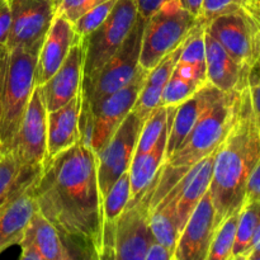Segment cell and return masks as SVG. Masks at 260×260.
<instances>
[{"mask_svg":"<svg viewBox=\"0 0 260 260\" xmlns=\"http://www.w3.org/2000/svg\"><path fill=\"white\" fill-rule=\"evenodd\" d=\"M38 211L57 229L75 259H113L107 243L98 157L83 140L46 160L35 185Z\"/></svg>","mask_w":260,"mask_h":260,"instance_id":"obj_1","label":"cell"},{"mask_svg":"<svg viewBox=\"0 0 260 260\" xmlns=\"http://www.w3.org/2000/svg\"><path fill=\"white\" fill-rule=\"evenodd\" d=\"M260 157V128L248 86L240 91L235 118L216 151L210 192L216 226L244 203L246 182Z\"/></svg>","mask_w":260,"mask_h":260,"instance_id":"obj_2","label":"cell"},{"mask_svg":"<svg viewBox=\"0 0 260 260\" xmlns=\"http://www.w3.org/2000/svg\"><path fill=\"white\" fill-rule=\"evenodd\" d=\"M240 91L223 93L201 116L182 144L160 168L146 190L150 211L183 179L196 164L218 149L235 118Z\"/></svg>","mask_w":260,"mask_h":260,"instance_id":"obj_3","label":"cell"},{"mask_svg":"<svg viewBox=\"0 0 260 260\" xmlns=\"http://www.w3.org/2000/svg\"><path fill=\"white\" fill-rule=\"evenodd\" d=\"M38 53L0 46V152H12L23 114L36 86Z\"/></svg>","mask_w":260,"mask_h":260,"instance_id":"obj_4","label":"cell"},{"mask_svg":"<svg viewBox=\"0 0 260 260\" xmlns=\"http://www.w3.org/2000/svg\"><path fill=\"white\" fill-rule=\"evenodd\" d=\"M147 71L140 69L131 83L116 93L88 106L81 102L80 139L98 154L109 141L119 124L134 109L136 99L144 86Z\"/></svg>","mask_w":260,"mask_h":260,"instance_id":"obj_5","label":"cell"},{"mask_svg":"<svg viewBox=\"0 0 260 260\" xmlns=\"http://www.w3.org/2000/svg\"><path fill=\"white\" fill-rule=\"evenodd\" d=\"M197 24V18L180 5L179 0L165 3L145 22L140 52L141 69L151 70L164 56L179 47Z\"/></svg>","mask_w":260,"mask_h":260,"instance_id":"obj_6","label":"cell"},{"mask_svg":"<svg viewBox=\"0 0 260 260\" xmlns=\"http://www.w3.org/2000/svg\"><path fill=\"white\" fill-rule=\"evenodd\" d=\"M144 25L145 20L137 15L131 32L113 57L93 78L83 81L81 96L84 103L93 106L94 103L116 93L117 90L131 83L132 79L141 69L140 52Z\"/></svg>","mask_w":260,"mask_h":260,"instance_id":"obj_7","label":"cell"},{"mask_svg":"<svg viewBox=\"0 0 260 260\" xmlns=\"http://www.w3.org/2000/svg\"><path fill=\"white\" fill-rule=\"evenodd\" d=\"M137 19L135 0H117L107 19L84 42L83 81L93 78L118 51Z\"/></svg>","mask_w":260,"mask_h":260,"instance_id":"obj_8","label":"cell"},{"mask_svg":"<svg viewBox=\"0 0 260 260\" xmlns=\"http://www.w3.org/2000/svg\"><path fill=\"white\" fill-rule=\"evenodd\" d=\"M20 172L40 175L47 155V109L42 88L35 86L12 150Z\"/></svg>","mask_w":260,"mask_h":260,"instance_id":"obj_9","label":"cell"},{"mask_svg":"<svg viewBox=\"0 0 260 260\" xmlns=\"http://www.w3.org/2000/svg\"><path fill=\"white\" fill-rule=\"evenodd\" d=\"M205 30L244 68L250 70L259 58L260 24L251 13L236 10L218 15L206 25Z\"/></svg>","mask_w":260,"mask_h":260,"instance_id":"obj_10","label":"cell"},{"mask_svg":"<svg viewBox=\"0 0 260 260\" xmlns=\"http://www.w3.org/2000/svg\"><path fill=\"white\" fill-rule=\"evenodd\" d=\"M144 122L132 109L106 146L96 154L99 189L103 200L117 179L129 169Z\"/></svg>","mask_w":260,"mask_h":260,"instance_id":"obj_11","label":"cell"},{"mask_svg":"<svg viewBox=\"0 0 260 260\" xmlns=\"http://www.w3.org/2000/svg\"><path fill=\"white\" fill-rule=\"evenodd\" d=\"M10 29L7 46L40 52L55 18L53 0H8Z\"/></svg>","mask_w":260,"mask_h":260,"instance_id":"obj_12","label":"cell"},{"mask_svg":"<svg viewBox=\"0 0 260 260\" xmlns=\"http://www.w3.org/2000/svg\"><path fill=\"white\" fill-rule=\"evenodd\" d=\"M149 218V198L145 194L139 202L127 206L114 229V260H145L155 241Z\"/></svg>","mask_w":260,"mask_h":260,"instance_id":"obj_13","label":"cell"},{"mask_svg":"<svg viewBox=\"0 0 260 260\" xmlns=\"http://www.w3.org/2000/svg\"><path fill=\"white\" fill-rule=\"evenodd\" d=\"M216 228V211L208 189L180 231L174 260H207Z\"/></svg>","mask_w":260,"mask_h":260,"instance_id":"obj_14","label":"cell"},{"mask_svg":"<svg viewBox=\"0 0 260 260\" xmlns=\"http://www.w3.org/2000/svg\"><path fill=\"white\" fill-rule=\"evenodd\" d=\"M223 91L206 83L179 106L168 107V141L165 159L170 156L187 137L203 113L220 98Z\"/></svg>","mask_w":260,"mask_h":260,"instance_id":"obj_15","label":"cell"},{"mask_svg":"<svg viewBox=\"0 0 260 260\" xmlns=\"http://www.w3.org/2000/svg\"><path fill=\"white\" fill-rule=\"evenodd\" d=\"M83 71L84 42L78 37L62 65L43 85H41L47 112L61 108L80 93Z\"/></svg>","mask_w":260,"mask_h":260,"instance_id":"obj_16","label":"cell"},{"mask_svg":"<svg viewBox=\"0 0 260 260\" xmlns=\"http://www.w3.org/2000/svg\"><path fill=\"white\" fill-rule=\"evenodd\" d=\"M207 81L223 93L241 91L248 86L249 69L241 66L230 53L205 30Z\"/></svg>","mask_w":260,"mask_h":260,"instance_id":"obj_17","label":"cell"},{"mask_svg":"<svg viewBox=\"0 0 260 260\" xmlns=\"http://www.w3.org/2000/svg\"><path fill=\"white\" fill-rule=\"evenodd\" d=\"M73 23L61 15H55L43 40L36 65V85L41 86L58 70L76 41Z\"/></svg>","mask_w":260,"mask_h":260,"instance_id":"obj_18","label":"cell"},{"mask_svg":"<svg viewBox=\"0 0 260 260\" xmlns=\"http://www.w3.org/2000/svg\"><path fill=\"white\" fill-rule=\"evenodd\" d=\"M37 179L0 207V254L9 246L19 245L33 215L38 210L35 197Z\"/></svg>","mask_w":260,"mask_h":260,"instance_id":"obj_19","label":"cell"},{"mask_svg":"<svg viewBox=\"0 0 260 260\" xmlns=\"http://www.w3.org/2000/svg\"><path fill=\"white\" fill-rule=\"evenodd\" d=\"M81 91L56 111L47 112V155L46 160L60 154L80 140Z\"/></svg>","mask_w":260,"mask_h":260,"instance_id":"obj_20","label":"cell"},{"mask_svg":"<svg viewBox=\"0 0 260 260\" xmlns=\"http://www.w3.org/2000/svg\"><path fill=\"white\" fill-rule=\"evenodd\" d=\"M216 151L196 164L179 182L180 190L177 203V221L179 234L189 216L192 215L196 206L200 203L205 193L210 189Z\"/></svg>","mask_w":260,"mask_h":260,"instance_id":"obj_21","label":"cell"},{"mask_svg":"<svg viewBox=\"0 0 260 260\" xmlns=\"http://www.w3.org/2000/svg\"><path fill=\"white\" fill-rule=\"evenodd\" d=\"M167 141L168 122L157 142L150 151L140 155H134V159H132L128 169L129 187H131V198H129L128 205L139 202L144 197L146 190L149 189L150 184L156 178L160 168L165 161Z\"/></svg>","mask_w":260,"mask_h":260,"instance_id":"obj_22","label":"cell"},{"mask_svg":"<svg viewBox=\"0 0 260 260\" xmlns=\"http://www.w3.org/2000/svg\"><path fill=\"white\" fill-rule=\"evenodd\" d=\"M183 43L179 47L175 48L174 51L164 56L151 70L147 71L144 86H142L134 107V111L144 121L150 116V113L155 108L161 106L162 90H164L165 84L168 83L175 66H177L178 61H179Z\"/></svg>","mask_w":260,"mask_h":260,"instance_id":"obj_23","label":"cell"},{"mask_svg":"<svg viewBox=\"0 0 260 260\" xmlns=\"http://www.w3.org/2000/svg\"><path fill=\"white\" fill-rule=\"evenodd\" d=\"M22 243L35 245L40 251L42 260L75 259L57 229L38 210L33 215L19 244Z\"/></svg>","mask_w":260,"mask_h":260,"instance_id":"obj_24","label":"cell"},{"mask_svg":"<svg viewBox=\"0 0 260 260\" xmlns=\"http://www.w3.org/2000/svg\"><path fill=\"white\" fill-rule=\"evenodd\" d=\"M180 190L178 183L151 211H150V229L156 243L162 244L170 250L175 251L179 231L177 221V203Z\"/></svg>","mask_w":260,"mask_h":260,"instance_id":"obj_25","label":"cell"},{"mask_svg":"<svg viewBox=\"0 0 260 260\" xmlns=\"http://www.w3.org/2000/svg\"><path fill=\"white\" fill-rule=\"evenodd\" d=\"M131 198V187H129V173L124 172L117 182L112 185L111 189L106 194L103 200V218H104V231H106L107 243L113 254L114 244V229H116L117 220L126 210L127 205Z\"/></svg>","mask_w":260,"mask_h":260,"instance_id":"obj_26","label":"cell"},{"mask_svg":"<svg viewBox=\"0 0 260 260\" xmlns=\"http://www.w3.org/2000/svg\"><path fill=\"white\" fill-rule=\"evenodd\" d=\"M38 177L20 172L13 152H0V207Z\"/></svg>","mask_w":260,"mask_h":260,"instance_id":"obj_27","label":"cell"},{"mask_svg":"<svg viewBox=\"0 0 260 260\" xmlns=\"http://www.w3.org/2000/svg\"><path fill=\"white\" fill-rule=\"evenodd\" d=\"M260 215V202H244L236 231L231 260H246Z\"/></svg>","mask_w":260,"mask_h":260,"instance_id":"obj_28","label":"cell"},{"mask_svg":"<svg viewBox=\"0 0 260 260\" xmlns=\"http://www.w3.org/2000/svg\"><path fill=\"white\" fill-rule=\"evenodd\" d=\"M241 207L218 223L211 241L207 260H231Z\"/></svg>","mask_w":260,"mask_h":260,"instance_id":"obj_29","label":"cell"},{"mask_svg":"<svg viewBox=\"0 0 260 260\" xmlns=\"http://www.w3.org/2000/svg\"><path fill=\"white\" fill-rule=\"evenodd\" d=\"M246 10L258 19V3L256 0H203L202 12L198 17V24L206 27L212 19L226 13Z\"/></svg>","mask_w":260,"mask_h":260,"instance_id":"obj_30","label":"cell"},{"mask_svg":"<svg viewBox=\"0 0 260 260\" xmlns=\"http://www.w3.org/2000/svg\"><path fill=\"white\" fill-rule=\"evenodd\" d=\"M168 122V107L159 106L150 113V116L145 119L144 126L140 132L139 141H137L135 155L144 154L150 151L159 140L162 129L165 128Z\"/></svg>","mask_w":260,"mask_h":260,"instance_id":"obj_31","label":"cell"},{"mask_svg":"<svg viewBox=\"0 0 260 260\" xmlns=\"http://www.w3.org/2000/svg\"><path fill=\"white\" fill-rule=\"evenodd\" d=\"M201 86L197 85L194 81L184 78L177 73L174 69L172 76L169 78L161 95V106H179L182 102L192 96Z\"/></svg>","mask_w":260,"mask_h":260,"instance_id":"obj_32","label":"cell"},{"mask_svg":"<svg viewBox=\"0 0 260 260\" xmlns=\"http://www.w3.org/2000/svg\"><path fill=\"white\" fill-rule=\"evenodd\" d=\"M116 2L117 0H107V2L102 3V4L96 5L86 13H84L79 19H76L73 23L76 36L80 40H85L91 32H94L107 19Z\"/></svg>","mask_w":260,"mask_h":260,"instance_id":"obj_33","label":"cell"},{"mask_svg":"<svg viewBox=\"0 0 260 260\" xmlns=\"http://www.w3.org/2000/svg\"><path fill=\"white\" fill-rule=\"evenodd\" d=\"M104 2L107 0H53L55 15H61L69 22L74 23L84 13Z\"/></svg>","mask_w":260,"mask_h":260,"instance_id":"obj_34","label":"cell"},{"mask_svg":"<svg viewBox=\"0 0 260 260\" xmlns=\"http://www.w3.org/2000/svg\"><path fill=\"white\" fill-rule=\"evenodd\" d=\"M248 89L250 94L251 106H253L254 113H255L256 121H258L260 128V61L256 60L250 68L248 75Z\"/></svg>","mask_w":260,"mask_h":260,"instance_id":"obj_35","label":"cell"},{"mask_svg":"<svg viewBox=\"0 0 260 260\" xmlns=\"http://www.w3.org/2000/svg\"><path fill=\"white\" fill-rule=\"evenodd\" d=\"M244 202H260V157L246 182Z\"/></svg>","mask_w":260,"mask_h":260,"instance_id":"obj_36","label":"cell"},{"mask_svg":"<svg viewBox=\"0 0 260 260\" xmlns=\"http://www.w3.org/2000/svg\"><path fill=\"white\" fill-rule=\"evenodd\" d=\"M167 2H169V0H135V4H136L137 8V15L146 22Z\"/></svg>","mask_w":260,"mask_h":260,"instance_id":"obj_37","label":"cell"},{"mask_svg":"<svg viewBox=\"0 0 260 260\" xmlns=\"http://www.w3.org/2000/svg\"><path fill=\"white\" fill-rule=\"evenodd\" d=\"M10 29V9L8 0H0V46H5Z\"/></svg>","mask_w":260,"mask_h":260,"instance_id":"obj_38","label":"cell"},{"mask_svg":"<svg viewBox=\"0 0 260 260\" xmlns=\"http://www.w3.org/2000/svg\"><path fill=\"white\" fill-rule=\"evenodd\" d=\"M145 260H174V251L162 244L154 241L147 249Z\"/></svg>","mask_w":260,"mask_h":260,"instance_id":"obj_39","label":"cell"},{"mask_svg":"<svg viewBox=\"0 0 260 260\" xmlns=\"http://www.w3.org/2000/svg\"><path fill=\"white\" fill-rule=\"evenodd\" d=\"M260 255V215L258 223H256L255 233H254L253 241H251V248L249 251L248 259L246 260H256V258Z\"/></svg>","mask_w":260,"mask_h":260,"instance_id":"obj_40","label":"cell"},{"mask_svg":"<svg viewBox=\"0 0 260 260\" xmlns=\"http://www.w3.org/2000/svg\"><path fill=\"white\" fill-rule=\"evenodd\" d=\"M179 3L187 12H189L190 14L194 15L198 19L201 12H202L203 0H179Z\"/></svg>","mask_w":260,"mask_h":260,"instance_id":"obj_41","label":"cell"},{"mask_svg":"<svg viewBox=\"0 0 260 260\" xmlns=\"http://www.w3.org/2000/svg\"><path fill=\"white\" fill-rule=\"evenodd\" d=\"M258 20H259V24H260V0L258 3Z\"/></svg>","mask_w":260,"mask_h":260,"instance_id":"obj_42","label":"cell"},{"mask_svg":"<svg viewBox=\"0 0 260 260\" xmlns=\"http://www.w3.org/2000/svg\"><path fill=\"white\" fill-rule=\"evenodd\" d=\"M258 60L260 61V41H259V58H258Z\"/></svg>","mask_w":260,"mask_h":260,"instance_id":"obj_43","label":"cell"},{"mask_svg":"<svg viewBox=\"0 0 260 260\" xmlns=\"http://www.w3.org/2000/svg\"><path fill=\"white\" fill-rule=\"evenodd\" d=\"M256 260H260V255L258 256V258H256Z\"/></svg>","mask_w":260,"mask_h":260,"instance_id":"obj_44","label":"cell"},{"mask_svg":"<svg viewBox=\"0 0 260 260\" xmlns=\"http://www.w3.org/2000/svg\"><path fill=\"white\" fill-rule=\"evenodd\" d=\"M256 3H259V0H256Z\"/></svg>","mask_w":260,"mask_h":260,"instance_id":"obj_45","label":"cell"}]
</instances>
